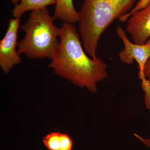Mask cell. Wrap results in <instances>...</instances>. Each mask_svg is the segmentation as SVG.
<instances>
[{
  "instance_id": "cell-1",
  "label": "cell",
  "mask_w": 150,
  "mask_h": 150,
  "mask_svg": "<svg viewBox=\"0 0 150 150\" xmlns=\"http://www.w3.org/2000/svg\"><path fill=\"white\" fill-rule=\"evenodd\" d=\"M59 38V47L48 67L75 86L96 93L98 83L107 78V65L101 58L87 56L74 25L64 23Z\"/></svg>"
},
{
  "instance_id": "cell-2",
  "label": "cell",
  "mask_w": 150,
  "mask_h": 150,
  "mask_svg": "<svg viewBox=\"0 0 150 150\" xmlns=\"http://www.w3.org/2000/svg\"><path fill=\"white\" fill-rule=\"evenodd\" d=\"M137 0H84L79 12V32L86 53L97 56L100 38L115 20L129 13Z\"/></svg>"
},
{
  "instance_id": "cell-3",
  "label": "cell",
  "mask_w": 150,
  "mask_h": 150,
  "mask_svg": "<svg viewBox=\"0 0 150 150\" xmlns=\"http://www.w3.org/2000/svg\"><path fill=\"white\" fill-rule=\"evenodd\" d=\"M55 19L47 8L31 11L21 26L25 35L18 43L19 54L30 59H52L60 43V28L54 25Z\"/></svg>"
},
{
  "instance_id": "cell-4",
  "label": "cell",
  "mask_w": 150,
  "mask_h": 150,
  "mask_svg": "<svg viewBox=\"0 0 150 150\" xmlns=\"http://www.w3.org/2000/svg\"><path fill=\"white\" fill-rule=\"evenodd\" d=\"M115 32L121 38L124 48L119 54L120 60L124 64L131 65L136 61L138 64L139 79L142 81V86L148 85L150 81L146 78L144 74L145 66L150 59V39L143 45L132 43L128 39L125 31L121 26H118Z\"/></svg>"
},
{
  "instance_id": "cell-5",
  "label": "cell",
  "mask_w": 150,
  "mask_h": 150,
  "mask_svg": "<svg viewBox=\"0 0 150 150\" xmlns=\"http://www.w3.org/2000/svg\"><path fill=\"white\" fill-rule=\"evenodd\" d=\"M20 23V18L10 19L5 35L0 42V67L5 74H8L15 65L21 63L16 49Z\"/></svg>"
},
{
  "instance_id": "cell-6",
  "label": "cell",
  "mask_w": 150,
  "mask_h": 150,
  "mask_svg": "<svg viewBox=\"0 0 150 150\" xmlns=\"http://www.w3.org/2000/svg\"><path fill=\"white\" fill-rule=\"evenodd\" d=\"M126 30L131 34L134 43L143 45L150 39V0L144 8L129 17Z\"/></svg>"
},
{
  "instance_id": "cell-7",
  "label": "cell",
  "mask_w": 150,
  "mask_h": 150,
  "mask_svg": "<svg viewBox=\"0 0 150 150\" xmlns=\"http://www.w3.org/2000/svg\"><path fill=\"white\" fill-rule=\"evenodd\" d=\"M53 16L55 19L73 24L79 21V12L75 9L73 0H56Z\"/></svg>"
},
{
  "instance_id": "cell-8",
  "label": "cell",
  "mask_w": 150,
  "mask_h": 150,
  "mask_svg": "<svg viewBox=\"0 0 150 150\" xmlns=\"http://www.w3.org/2000/svg\"><path fill=\"white\" fill-rule=\"evenodd\" d=\"M56 0H20L15 6L12 13L14 17L20 18L24 13L46 8L48 6L56 4Z\"/></svg>"
},
{
  "instance_id": "cell-9",
  "label": "cell",
  "mask_w": 150,
  "mask_h": 150,
  "mask_svg": "<svg viewBox=\"0 0 150 150\" xmlns=\"http://www.w3.org/2000/svg\"><path fill=\"white\" fill-rule=\"evenodd\" d=\"M62 134L59 132H52L43 138V143L48 150H60Z\"/></svg>"
},
{
  "instance_id": "cell-10",
  "label": "cell",
  "mask_w": 150,
  "mask_h": 150,
  "mask_svg": "<svg viewBox=\"0 0 150 150\" xmlns=\"http://www.w3.org/2000/svg\"><path fill=\"white\" fill-rule=\"evenodd\" d=\"M149 1L150 0H139L138 2L137 3L136 6L133 8L129 13L126 14L125 15L121 17L118 19L119 21L121 22L126 21L132 13H134L135 11L139 10L142 9L145 7L147 5Z\"/></svg>"
},
{
  "instance_id": "cell-11",
  "label": "cell",
  "mask_w": 150,
  "mask_h": 150,
  "mask_svg": "<svg viewBox=\"0 0 150 150\" xmlns=\"http://www.w3.org/2000/svg\"><path fill=\"white\" fill-rule=\"evenodd\" d=\"M73 145L72 140L69 136L67 134L62 133L60 150H72Z\"/></svg>"
},
{
  "instance_id": "cell-12",
  "label": "cell",
  "mask_w": 150,
  "mask_h": 150,
  "mask_svg": "<svg viewBox=\"0 0 150 150\" xmlns=\"http://www.w3.org/2000/svg\"><path fill=\"white\" fill-rule=\"evenodd\" d=\"M134 135L137 139L140 140V142H142V144L150 149V139H145L137 134H134Z\"/></svg>"
},
{
  "instance_id": "cell-13",
  "label": "cell",
  "mask_w": 150,
  "mask_h": 150,
  "mask_svg": "<svg viewBox=\"0 0 150 150\" xmlns=\"http://www.w3.org/2000/svg\"><path fill=\"white\" fill-rule=\"evenodd\" d=\"M144 74L146 78L150 81V59L148 60L145 66Z\"/></svg>"
},
{
  "instance_id": "cell-14",
  "label": "cell",
  "mask_w": 150,
  "mask_h": 150,
  "mask_svg": "<svg viewBox=\"0 0 150 150\" xmlns=\"http://www.w3.org/2000/svg\"><path fill=\"white\" fill-rule=\"evenodd\" d=\"M11 3L14 5L16 6L19 3V0H11Z\"/></svg>"
}]
</instances>
